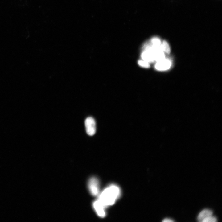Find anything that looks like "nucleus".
Masks as SVG:
<instances>
[{
    "label": "nucleus",
    "mask_w": 222,
    "mask_h": 222,
    "mask_svg": "<svg viewBox=\"0 0 222 222\" xmlns=\"http://www.w3.org/2000/svg\"><path fill=\"white\" fill-rule=\"evenodd\" d=\"M121 191L117 185L111 184L99 195L98 200L105 208L113 204L120 197Z\"/></svg>",
    "instance_id": "obj_1"
},
{
    "label": "nucleus",
    "mask_w": 222,
    "mask_h": 222,
    "mask_svg": "<svg viewBox=\"0 0 222 222\" xmlns=\"http://www.w3.org/2000/svg\"><path fill=\"white\" fill-rule=\"evenodd\" d=\"M88 187L91 194L96 196L99 193V182L98 179L95 177L90 178L88 183Z\"/></svg>",
    "instance_id": "obj_2"
},
{
    "label": "nucleus",
    "mask_w": 222,
    "mask_h": 222,
    "mask_svg": "<svg viewBox=\"0 0 222 222\" xmlns=\"http://www.w3.org/2000/svg\"><path fill=\"white\" fill-rule=\"evenodd\" d=\"M86 132L89 136L94 135L96 132V123L94 119L92 117L87 118L85 121Z\"/></svg>",
    "instance_id": "obj_3"
},
{
    "label": "nucleus",
    "mask_w": 222,
    "mask_h": 222,
    "mask_svg": "<svg viewBox=\"0 0 222 222\" xmlns=\"http://www.w3.org/2000/svg\"><path fill=\"white\" fill-rule=\"evenodd\" d=\"M171 63L168 59L165 58L156 62L155 65L156 69L159 71H164L170 68Z\"/></svg>",
    "instance_id": "obj_4"
},
{
    "label": "nucleus",
    "mask_w": 222,
    "mask_h": 222,
    "mask_svg": "<svg viewBox=\"0 0 222 222\" xmlns=\"http://www.w3.org/2000/svg\"><path fill=\"white\" fill-rule=\"evenodd\" d=\"M93 207L98 216L104 217L106 216V208L98 200L94 201L92 204Z\"/></svg>",
    "instance_id": "obj_5"
},
{
    "label": "nucleus",
    "mask_w": 222,
    "mask_h": 222,
    "mask_svg": "<svg viewBox=\"0 0 222 222\" xmlns=\"http://www.w3.org/2000/svg\"><path fill=\"white\" fill-rule=\"evenodd\" d=\"M212 214L213 212L212 210L208 209H204L201 211L198 214L197 220L199 222H202L204 219L212 215Z\"/></svg>",
    "instance_id": "obj_6"
},
{
    "label": "nucleus",
    "mask_w": 222,
    "mask_h": 222,
    "mask_svg": "<svg viewBox=\"0 0 222 222\" xmlns=\"http://www.w3.org/2000/svg\"><path fill=\"white\" fill-rule=\"evenodd\" d=\"M149 42L152 46L155 48H159L162 41L161 39L158 37L152 38Z\"/></svg>",
    "instance_id": "obj_7"
},
{
    "label": "nucleus",
    "mask_w": 222,
    "mask_h": 222,
    "mask_svg": "<svg viewBox=\"0 0 222 222\" xmlns=\"http://www.w3.org/2000/svg\"><path fill=\"white\" fill-rule=\"evenodd\" d=\"M160 49L165 53L169 54L170 52V48L168 42L166 40L162 42Z\"/></svg>",
    "instance_id": "obj_8"
},
{
    "label": "nucleus",
    "mask_w": 222,
    "mask_h": 222,
    "mask_svg": "<svg viewBox=\"0 0 222 222\" xmlns=\"http://www.w3.org/2000/svg\"><path fill=\"white\" fill-rule=\"evenodd\" d=\"M217 221V218L212 215L204 219L202 222H216Z\"/></svg>",
    "instance_id": "obj_9"
},
{
    "label": "nucleus",
    "mask_w": 222,
    "mask_h": 222,
    "mask_svg": "<svg viewBox=\"0 0 222 222\" xmlns=\"http://www.w3.org/2000/svg\"><path fill=\"white\" fill-rule=\"evenodd\" d=\"M138 63L139 65L142 67L148 68L150 67L149 63L144 60H139Z\"/></svg>",
    "instance_id": "obj_10"
},
{
    "label": "nucleus",
    "mask_w": 222,
    "mask_h": 222,
    "mask_svg": "<svg viewBox=\"0 0 222 222\" xmlns=\"http://www.w3.org/2000/svg\"><path fill=\"white\" fill-rule=\"evenodd\" d=\"M162 221L163 222H173L174 221L171 218H167L163 219Z\"/></svg>",
    "instance_id": "obj_11"
}]
</instances>
